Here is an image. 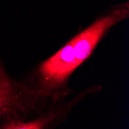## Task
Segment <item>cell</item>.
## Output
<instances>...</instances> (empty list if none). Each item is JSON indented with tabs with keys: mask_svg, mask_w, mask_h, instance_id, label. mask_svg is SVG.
I'll use <instances>...</instances> for the list:
<instances>
[{
	"mask_svg": "<svg viewBox=\"0 0 129 129\" xmlns=\"http://www.w3.org/2000/svg\"><path fill=\"white\" fill-rule=\"evenodd\" d=\"M129 18V1L110 6L87 27L20 79L29 88L47 97L50 104L74 94L70 87L72 74L93 53L108 33Z\"/></svg>",
	"mask_w": 129,
	"mask_h": 129,
	"instance_id": "obj_1",
	"label": "cell"
},
{
	"mask_svg": "<svg viewBox=\"0 0 129 129\" xmlns=\"http://www.w3.org/2000/svg\"><path fill=\"white\" fill-rule=\"evenodd\" d=\"M50 104L46 95L12 77L0 57V129L33 118Z\"/></svg>",
	"mask_w": 129,
	"mask_h": 129,
	"instance_id": "obj_2",
	"label": "cell"
},
{
	"mask_svg": "<svg viewBox=\"0 0 129 129\" xmlns=\"http://www.w3.org/2000/svg\"><path fill=\"white\" fill-rule=\"evenodd\" d=\"M101 85H91L56 102L50 104L41 112L26 121L14 123L8 129H53L67 118L77 105L85 98L101 91Z\"/></svg>",
	"mask_w": 129,
	"mask_h": 129,
	"instance_id": "obj_3",
	"label": "cell"
}]
</instances>
